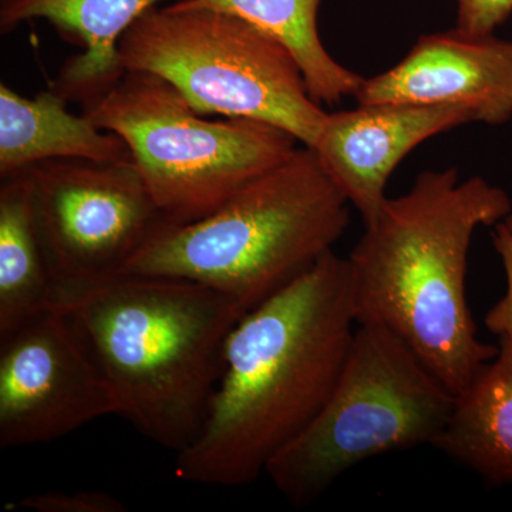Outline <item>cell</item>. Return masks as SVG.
Wrapping results in <instances>:
<instances>
[{
    "label": "cell",
    "mask_w": 512,
    "mask_h": 512,
    "mask_svg": "<svg viewBox=\"0 0 512 512\" xmlns=\"http://www.w3.org/2000/svg\"><path fill=\"white\" fill-rule=\"evenodd\" d=\"M126 72L167 80L198 113L271 124L313 147L325 123L291 53L245 20L175 0L124 33Z\"/></svg>",
    "instance_id": "7"
},
{
    "label": "cell",
    "mask_w": 512,
    "mask_h": 512,
    "mask_svg": "<svg viewBox=\"0 0 512 512\" xmlns=\"http://www.w3.org/2000/svg\"><path fill=\"white\" fill-rule=\"evenodd\" d=\"M194 8L214 9L245 20L291 53L309 93L319 104L355 97L366 79L329 55L320 40L322 0H180Z\"/></svg>",
    "instance_id": "16"
},
{
    "label": "cell",
    "mask_w": 512,
    "mask_h": 512,
    "mask_svg": "<svg viewBox=\"0 0 512 512\" xmlns=\"http://www.w3.org/2000/svg\"><path fill=\"white\" fill-rule=\"evenodd\" d=\"M350 202L311 147L190 224H164L121 274L187 279L245 313L313 268L345 234Z\"/></svg>",
    "instance_id": "4"
},
{
    "label": "cell",
    "mask_w": 512,
    "mask_h": 512,
    "mask_svg": "<svg viewBox=\"0 0 512 512\" xmlns=\"http://www.w3.org/2000/svg\"><path fill=\"white\" fill-rule=\"evenodd\" d=\"M56 282L47 262L29 170L0 185V335L55 305Z\"/></svg>",
    "instance_id": "15"
},
{
    "label": "cell",
    "mask_w": 512,
    "mask_h": 512,
    "mask_svg": "<svg viewBox=\"0 0 512 512\" xmlns=\"http://www.w3.org/2000/svg\"><path fill=\"white\" fill-rule=\"evenodd\" d=\"M498 340L497 356L456 396L433 444L490 487L512 485V342Z\"/></svg>",
    "instance_id": "14"
},
{
    "label": "cell",
    "mask_w": 512,
    "mask_h": 512,
    "mask_svg": "<svg viewBox=\"0 0 512 512\" xmlns=\"http://www.w3.org/2000/svg\"><path fill=\"white\" fill-rule=\"evenodd\" d=\"M355 325L348 259L333 251L245 313L229 333L204 427L177 454L175 476L217 487L261 477L328 402Z\"/></svg>",
    "instance_id": "1"
},
{
    "label": "cell",
    "mask_w": 512,
    "mask_h": 512,
    "mask_svg": "<svg viewBox=\"0 0 512 512\" xmlns=\"http://www.w3.org/2000/svg\"><path fill=\"white\" fill-rule=\"evenodd\" d=\"M67 104L52 89L25 97L0 84V178L49 160L134 165L123 138L70 113Z\"/></svg>",
    "instance_id": "13"
},
{
    "label": "cell",
    "mask_w": 512,
    "mask_h": 512,
    "mask_svg": "<svg viewBox=\"0 0 512 512\" xmlns=\"http://www.w3.org/2000/svg\"><path fill=\"white\" fill-rule=\"evenodd\" d=\"M357 104L461 106L477 123L512 119V42L456 29L421 36L402 62L365 80Z\"/></svg>",
    "instance_id": "11"
},
{
    "label": "cell",
    "mask_w": 512,
    "mask_h": 512,
    "mask_svg": "<svg viewBox=\"0 0 512 512\" xmlns=\"http://www.w3.org/2000/svg\"><path fill=\"white\" fill-rule=\"evenodd\" d=\"M16 507L36 512H124L119 498L103 491H47L22 498Z\"/></svg>",
    "instance_id": "17"
},
{
    "label": "cell",
    "mask_w": 512,
    "mask_h": 512,
    "mask_svg": "<svg viewBox=\"0 0 512 512\" xmlns=\"http://www.w3.org/2000/svg\"><path fill=\"white\" fill-rule=\"evenodd\" d=\"M82 111L126 141L137 173L171 225L207 217L239 188L284 163L299 143L262 121L210 119L167 80L147 72L124 73Z\"/></svg>",
    "instance_id": "6"
},
{
    "label": "cell",
    "mask_w": 512,
    "mask_h": 512,
    "mask_svg": "<svg viewBox=\"0 0 512 512\" xmlns=\"http://www.w3.org/2000/svg\"><path fill=\"white\" fill-rule=\"evenodd\" d=\"M470 110L444 104H357L328 113L313 151L366 225L389 198L387 181L407 154L437 134L473 123Z\"/></svg>",
    "instance_id": "10"
},
{
    "label": "cell",
    "mask_w": 512,
    "mask_h": 512,
    "mask_svg": "<svg viewBox=\"0 0 512 512\" xmlns=\"http://www.w3.org/2000/svg\"><path fill=\"white\" fill-rule=\"evenodd\" d=\"M114 414L109 380L59 308L0 335V447L52 443Z\"/></svg>",
    "instance_id": "9"
},
{
    "label": "cell",
    "mask_w": 512,
    "mask_h": 512,
    "mask_svg": "<svg viewBox=\"0 0 512 512\" xmlns=\"http://www.w3.org/2000/svg\"><path fill=\"white\" fill-rule=\"evenodd\" d=\"M454 403L456 396L392 330L357 325L328 402L265 474L289 504L305 507L369 458L433 446Z\"/></svg>",
    "instance_id": "5"
},
{
    "label": "cell",
    "mask_w": 512,
    "mask_h": 512,
    "mask_svg": "<svg viewBox=\"0 0 512 512\" xmlns=\"http://www.w3.org/2000/svg\"><path fill=\"white\" fill-rule=\"evenodd\" d=\"M28 170L56 291L121 274L167 224L134 165L49 160Z\"/></svg>",
    "instance_id": "8"
},
{
    "label": "cell",
    "mask_w": 512,
    "mask_h": 512,
    "mask_svg": "<svg viewBox=\"0 0 512 512\" xmlns=\"http://www.w3.org/2000/svg\"><path fill=\"white\" fill-rule=\"evenodd\" d=\"M511 210L507 192L484 178L423 171L387 200L346 258L357 325L392 330L454 396L498 353L478 339L468 308L471 239Z\"/></svg>",
    "instance_id": "2"
},
{
    "label": "cell",
    "mask_w": 512,
    "mask_h": 512,
    "mask_svg": "<svg viewBox=\"0 0 512 512\" xmlns=\"http://www.w3.org/2000/svg\"><path fill=\"white\" fill-rule=\"evenodd\" d=\"M511 12L512 0H457V29L470 35H493Z\"/></svg>",
    "instance_id": "19"
},
{
    "label": "cell",
    "mask_w": 512,
    "mask_h": 512,
    "mask_svg": "<svg viewBox=\"0 0 512 512\" xmlns=\"http://www.w3.org/2000/svg\"><path fill=\"white\" fill-rule=\"evenodd\" d=\"M493 245L503 261L507 291L484 318V325L498 339L512 342V214L495 224Z\"/></svg>",
    "instance_id": "18"
},
{
    "label": "cell",
    "mask_w": 512,
    "mask_h": 512,
    "mask_svg": "<svg viewBox=\"0 0 512 512\" xmlns=\"http://www.w3.org/2000/svg\"><path fill=\"white\" fill-rule=\"evenodd\" d=\"M164 0H0V33L8 35L29 20L43 19L82 52L63 64L50 89L80 107L109 92L126 70L121 37L148 10Z\"/></svg>",
    "instance_id": "12"
},
{
    "label": "cell",
    "mask_w": 512,
    "mask_h": 512,
    "mask_svg": "<svg viewBox=\"0 0 512 512\" xmlns=\"http://www.w3.org/2000/svg\"><path fill=\"white\" fill-rule=\"evenodd\" d=\"M53 306L109 380L120 417L175 454L197 440L245 315L237 303L187 279L119 274L57 286Z\"/></svg>",
    "instance_id": "3"
}]
</instances>
